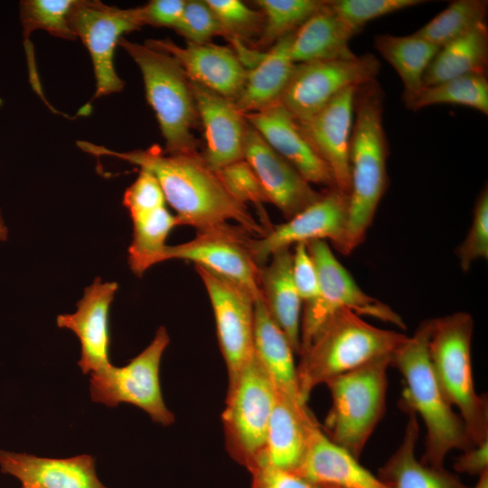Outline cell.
I'll return each instance as SVG.
<instances>
[{
    "mask_svg": "<svg viewBox=\"0 0 488 488\" xmlns=\"http://www.w3.org/2000/svg\"><path fill=\"white\" fill-rule=\"evenodd\" d=\"M0 470L17 478L23 488H107L89 455L47 458L0 450Z\"/></svg>",
    "mask_w": 488,
    "mask_h": 488,
    "instance_id": "cell-22",
    "label": "cell"
},
{
    "mask_svg": "<svg viewBox=\"0 0 488 488\" xmlns=\"http://www.w3.org/2000/svg\"><path fill=\"white\" fill-rule=\"evenodd\" d=\"M165 198L157 179L148 171L140 169L136 181L126 190L123 204L130 217L165 206Z\"/></svg>",
    "mask_w": 488,
    "mask_h": 488,
    "instance_id": "cell-42",
    "label": "cell"
},
{
    "mask_svg": "<svg viewBox=\"0 0 488 488\" xmlns=\"http://www.w3.org/2000/svg\"><path fill=\"white\" fill-rule=\"evenodd\" d=\"M243 116L267 144L307 182L325 190L336 188L331 169L305 136L296 119L281 104Z\"/></svg>",
    "mask_w": 488,
    "mask_h": 488,
    "instance_id": "cell-17",
    "label": "cell"
},
{
    "mask_svg": "<svg viewBox=\"0 0 488 488\" xmlns=\"http://www.w3.org/2000/svg\"><path fill=\"white\" fill-rule=\"evenodd\" d=\"M463 452L454 463L455 471L478 476L488 472V440Z\"/></svg>",
    "mask_w": 488,
    "mask_h": 488,
    "instance_id": "cell-46",
    "label": "cell"
},
{
    "mask_svg": "<svg viewBox=\"0 0 488 488\" xmlns=\"http://www.w3.org/2000/svg\"><path fill=\"white\" fill-rule=\"evenodd\" d=\"M356 33L325 1L323 8L294 32L290 57L295 64L354 58L350 40Z\"/></svg>",
    "mask_w": 488,
    "mask_h": 488,
    "instance_id": "cell-29",
    "label": "cell"
},
{
    "mask_svg": "<svg viewBox=\"0 0 488 488\" xmlns=\"http://www.w3.org/2000/svg\"><path fill=\"white\" fill-rule=\"evenodd\" d=\"M487 6L483 0L454 1L414 34L440 48L485 22Z\"/></svg>",
    "mask_w": 488,
    "mask_h": 488,
    "instance_id": "cell-34",
    "label": "cell"
},
{
    "mask_svg": "<svg viewBox=\"0 0 488 488\" xmlns=\"http://www.w3.org/2000/svg\"><path fill=\"white\" fill-rule=\"evenodd\" d=\"M383 90L376 80L359 86L354 101L349 166L348 220L341 253L365 239L387 190L389 145L383 127Z\"/></svg>",
    "mask_w": 488,
    "mask_h": 488,
    "instance_id": "cell-2",
    "label": "cell"
},
{
    "mask_svg": "<svg viewBox=\"0 0 488 488\" xmlns=\"http://www.w3.org/2000/svg\"><path fill=\"white\" fill-rule=\"evenodd\" d=\"M487 63L488 27L485 21L439 48L424 74L423 86L468 74H486Z\"/></svg>",
    "mask_w": 488,
    "mask_h": 488,
    "instance_id": "cell-30",
    "label": "cell"
},
{
    "mask_svg": "<svg viewBox=\"0 0 488 488\" xmlns=\"http://www.w3.org/2000/svg\"><path fill=\"white\" fill-rule=\"evenodd\" d=\"M474 319L455 312L432 318L430 362L438 383L455 407L474 446L488 440V399L475 391L472 367Z\"/></svg>",
    "mask_w": 488,
    "mask_h": 488,
    "instance_id": "cell-5",
    "label": "cell"
},
{
    "mask_svg": "<svg viewBox=\"0 0 488 488\" xmlns=\"http://www.w3.org/2000/svg\"><path fill=\"white\" fill-rule=\"evenodd\" d=\"M254 352L278 394L306 404L300 394L296 353L285 333L270 317L261 296L255 301Z\"/></svg>",
    "mask_w": 488,
    "mask_h": 488,
    "instance_id": "cell-26",
    "label": "cell"
},
{
    "mask_svg": "<svg viewBox=\"0 0 488 488\" xmlns=\"http://www.w3.org/2000/svg\"><path fill=\"white\" fill-rule=\"evenodd\" d=\"M455 255L463 271H468L474 262L488 258V190L485 186L478 195L474 208L473 221Z\"/></svg>",
    "mask_w": 488,
    "mask_h": 488,
    "instance_id": "cell-40",
    "label": "cell"
},
{
    "mask_svg": "<svg viewBox=\"0 0 488 488\" xmlns=\"http://www.w3.org/2000/svg\"><path fill=\"white\" fill-rule=\"evenodd\" d=\"M145 43L174 57L191 81L234 102L239 96L247 70L231 48L211 42L180 46L168 38Z\"/></svg>",
    "mask_w": 488,
    "mask_h": 488,
    "instance_id": "cell-20",
    "label": "cell"
},
{
    "mask_svg": "<svg viewBox=\"0 0 488 488\" xmlns=\"http://www.w3.org/2000/svg\"><path fill=\"white\" fill-rule=\"evenodd\" d=\"M474 488H488V472L479 476L478 482Z\"/></svg>",
    "mask_w": 488,
    "mask_h": 488,
    "instance_id": "cell-48",
    "label": "cell"
},
{
    "mask_svg": "<svg viewBox=\"0 0 488 488\" xmlns=\"http://www.w3.org/2000/svg\"><path fill=\"white\" fill-rule=\"evenodd\" d=\"M199 122L203 128L205 148L201 154L206 164L218 171L244 159L248 122L234 101L191 81Z\"/></svg>",
    "mask_w": 488,
    "mask_h": 488,
    "instance_id": "cell-18",
    "label": "cell"
},
{
    "mask_svg": "<svg viewBox=\"0 0 488 488\" xmlns=\"http://www.w3.org/2000/svg\"><path fill=\"white\" fill-rule=\"evenodd\" d=\"M174 30L186 42L195 44L211 42L214 36L221 35L220 23L205 0H186Z\"/></svg>",
    "mask_w": 488,
    "mask_h": 488,
    "instance_id": "cell-41",
    "label": "cell"
},
{
    "mask_svg": "<svg viewBox=\"0 0 488 488\" xmlns=\"http://www.w3.org/2000/svg\"><path fill=\"white\" fill-rule=\"evenodd\" d=\"M293 34L279 39L254 67L247 70L242 90L235 101L241 113L261 111L279 102L296 65L290 57Z\"/></svg>",
    "mask_w": 488,
    "mask_h": 488,
    "instance_id": "cell-27",
    "label": "cell"
},
{
    "mask_svg": "<svg viewBox=\"0 0 488 488\" xmlns=\"http://www.w3.org/2000/svg\"><path fill=\"white\" fill-rule=\"evenodd\" d=\"M380 69L372 53L296 64L278 103L296 121H305L344 89L376 80Z\"/></svg>",
    "mask_w": 488,
    "mask_h": 488,
    "instance_id": "cell-11",
    "label": "cell"
},
{
    "mask_svg": "<svg viewBox=\"0 0 488 488\" xmlns=\"http://www.w3.org/2000/svg\"></svg>",
    "mask_w": 488,
    "mask_h": 488,
    "instance_id": "cell-50",
    "label": "cell"
},
{
    "mask_svg": "<svg viewBox=\"0 0 488 488\" xmlns=\"http://www.w3.org/2000/svg\"><path fill=\"white\" fill-rule=\"evenodd\" d=\"M329 7L352 30L359 33L369 22L426 3L422 0H331Z\"/></svg>",
    "mask_w": 488,
    "mask_h": 488,
    "instance_id": "cell-39",
    "label": "cell"
},
{
    "mask_svg": "<svg viewBox=\"0 0 488 488\" xmlns=\"http://www.w3.org/2000/svg\"><path fill=\"white\" fill-rule=\"evenodd\" d=\"M358 87H350L308 119L302 131L332 171L336 188L349 194V154Z\"/></svg>",
    "mask_w": 488,
    "mask_h": 488,
    "instance_id": "cell-19",
    "label": "cell"
},
{
    "mask_svg": "<svg viewBox=\"0 0 488 488\" xmlns=\"http://www.w3.org/2000/svg\"><path fill=\"white\" fill-rule=\"evenodd\" d=\"M138 66L146 99L157 118L167 154H193L199 123L191 82L177 61L145 43L122 37L118 42Z\"/></svg>",
    "mask_w": 488,
    "mask_h": 488,
    "instance_id": "cell-6",
    "label": "cell"
},
{
    "mask_svg": "<svg viewBox=\"0 0 488 488\" xmlns=\"http://www.w3.org/2000/svg\"><path fill=\"white\" fill-rule=\"evenodd\" d=\"M252 236L238 224L225 223L197 232L196 237L187 242L167 245L163 261H192L239 284L258 298L261 296L260 267L251 252Z\"/></svg>",
    "mask_w": 488,
    "mask_h": 488,
    "instance_id": "cell-14",
    "label": "cell"
},
{
    "mask_svg": "<svg viewBox=\"0 0 488 488\" xmlns=\"http://www.w3.org/2000/svg\"><path fill=\"white\" fill-rule=\"evenodd\" d=\"M407 108L416 111L426 107L451 104L468 107L488 114L486 74H468L440 83L423 86L411 95L402 96Z\"/></svg>",
    "mask_w": 488,
    "mask_h": 488,
    "instance_id": "cell-33",
    "label": "cell"
},
{
    "mask_svg": "<svg viewBox=\"0 0 488 488\" xmlns=\"http://www.w3.org/2000/svg\"><path fill=\"white\" fill-rule=\"evenodd\" d=\"M70 25L91 57L96 78L94 98L121 91L124 81L115 70V49L124 33L144 26L140 8L122 9L100 1L76 0Z\"/></svg>",
    "mask_w": 488,
    "mask_h": 488,
    "instance_id": "cell-13",
    "label": "cell"
},
{
    "mask_svg": "<svg viewBox=\"0 0 488 488\" xmlns=\"http://www.w3.org/2000/svg\"><path fill=\"white\" fill-rule=\"evenodd\" d=\"M186 0H152L139 6L143 25L174 28Z\"/></svg>",
    "mask_w": 488,
    "mask_h": 488,
    "instance_id": "cell-45",
    "label": "cell"
},
{
    "mask_svg": "<svg viewBox=\"0 0 488 488\" xmlns=\"http://www.w3.org/2000/svg\"><path fill=\"white\" fill-rule=\"evenodd\" d=\"M292 275L303 304L316 298L318 295V276L314 261L305 243L293 246Z\"/></svg>",
    "mask_w": 488,
    "mask_h": 488,
    "instance_id": "cell-43",
    "label": "cell"
},
{
    "mask_svg": "<svg viewBox=\"0 0 488 488\" xmlns=\"http://www.w3.org/2000/svg\"><path fill=\"white\" fill-rule=\"evenodd\" d=\"M213 311L216 333L230 387L254 354L256 297L244 286L194 265Z\"/></svg>",
    "mask_w": 488,
    "mask_h": 488,
    "instance_id": "cell-12",
    "label": "cell"
},
{
    "mask_svg": "<svg viewBox=\"0 0 488 488\" xmlns=\"http://www.w3.org/2000/svg\"><path fill=\"white\" fill-rule=\"evenodd\" d=\"M348 194L337 188L324 190L320 198L286 222L273 225L263 237L252 238L250 249L261 267L276 251L298 243L330 240L342 251L348 220Z\"/></svg>",
    "mask_w": 488,
    "mask_h": 488,
    "instance_id": "cell-15",
    "label": "cell"
},
{
    "mask_svg": "<svg viewBox=\"0 0 488 488\" xmlns=\"http://www.w3.org/2000/svg\"><path fill=\"white\" fill-rule=\"evenodd\" d=\"M375 48L402 80V96L414 94L423 86L424 74L439 47L415 35H376Z\"/></svg>",
    "mask_w": 488,
    "mask_h": 488,
    "instance_id": "cell-31",
    "label": "cell"
},
{
    "mask_svg": "<svg viewBox=\"0 0 488 488\" xmlns=\"http://www.w3.org/2000/svg\"><path fill=\"white\" fill-rule=\"evenodd\" d=\"M132 241L128 248L127 262L137 277L154 265L163 262L166 239L177 226L175 215L166 206L131 217Z\"/></svg>",
    "mask_w": 488,
    "mask_h": 488,
    "instance_id": "cell-32",
    "label": "cell"
},
{
    "mask_svg": "<svg viewBox=\"0 0 488 488\" xmlns=\"http://www.w3.org/2000/svg\"><path fill=\"white\" fill-rule=\"evenodd\" d=\"M75 0H25L20 2V18L25 42L35 30H44L51 34L75 40L70 25V15Z\"/></svg>",
    "mask_w": 488,
    "mask_h": 488,
    "instance_id": "cell-36",
    "label": "cell"
},
{
    "mask_svg": "<svg viewBox=\"0 0 488 488\" xmlns=\"http://www.w3.org/2000/svg\"><path fill=\"white\" fill-rule=\"evenodd\" d=\"M264 17L258 46H272L279 39L295 32L325 5L324 0H256Z\"/></svg>",
    "mask_w": 488,
    "mask_h": 488,
    "instance_id": "cell-35",
    "label": "cell"
},
{
    "mask_svg": "<svg viewBox=\"0 0 488 488\" xmlns=\"http://www.w3.org/2000/svg\"><path fill=\"white\" fill-rule=\"evenodd\" d=\"M318 424L306 404L277 392L258 467L269 465L296 472L305 455L311 431Z\"/></svg>",
    "mask_w": 488,
    "mask_h": 488,
    "instance_id": "cell-23",
    "label": "cell"
},
{
    "mask_svg": "<svg viewBox=\"0 0 488 488\" xmlns=\"http://www.w3.org/2000/svg\"><path fill=\"white\" fill-rule=\"evenodd\" d=\"M78 145L89 154L119 158L150 172L175 211L177 226H190L200 232L235 221L253 236L267 233L248 205L229 193L199 153L167 154L158 145L128 152L112 151L86 141L78 142Z\"/></svg>",
    "mask_w": 488,
    "mask_h": 488,
    "instance_id": "cell-1",
    "label": "cell"
},
{
    "mask_svg": "<svg viewBox=\"0 0 488 488\" xmlns=\"http://www.w3.org/2000/svg\"><path fill=\"white\" fill-rule=\"evenodd\" d=\"M305 244L317 271L319 290L315 299L303 304L300 352L308 345L327 318L341 308L360 316L367 315L390 323L400 329L406 328L400 315L391 307L361 290L325 240Z\"/></svg>",
    "mask_w": 488,
    "mask_h": 488,
    "instance_id": "cell-9",
    "label": "cell"
},
{
    "mask_svg": "<svg viewBox=\"0 0 488 488\" xmlns=\"http://www.w3.org/2000/svg\"><path fill=\"white\" fill-rule=\"evenodd\" d=\"M250 488H323L295 471L269 465L257 467L251 473Z\"/></svg>",
    "mask_w": 488,
    "mask_h": 488,
    "instance_id": "cell-44",
    "label": "cell"
},
{
    "mask_svg": "<svg viewBox=\"0 0 488 488\" xmlns=\"http://www.w3.org/2000/svg\"><path fill=\"white\" fill-rule=\"evenodd\" d=\"M390 365L383 356L325 383L332 404L322 429L357 459L384 414Z\"/></svg>",
    "mask_w": 488,
    "mask_h": 488,
    "instance_id": "cell-7",
    "label": "cell"
},
{
    "mask_svg": "<svg viewBox=\"0 0 488 488\" xmlns=\"http://www.w3.org/2000/svg\"><path fill=\"white\" fill-rule=\"evenodd\" d=\"M432 318L420 323L412 336L391 354V365L400 372L405 387L402 409L419 415L426 427V447L421 462L442 468L452 450L466 451L472 443L464 420L447 401L432 368L428 343Z\"/></svg>",
    "mask_w": 488,
    "mask_h": 488,
    "instance_id": "cell-3",
    "label": "cell"
},
{
    "mask_svg": "<svg viewBox=\"0 0 488 488\" xmlns=\"http://www.w3.org/2000/svg\"><path fill=\"white\" fill-rule=\"evenodd\" d=\"M401 443L379 471V478L388 488H468L444 467L437 468L418 461L416 444L418 419L410 409Z\"/></svg>",
    "mask_w": 488,
    "mask_h": 488,
    "instance_id": "cell-28",
    "label": "cell"
},
{
    "mask_svg": "<svg viewBox=\"0 0 488 488\" xmlns=\"http://www.w3.org/2000/svg\"><path fill=\"white\" fill-rule=\"evenodd\" d=\"M259 290L270 317L299 354L303 302L293 279L290 248L276 251L260 267Z\"/></svg>",
    "mask_w": 488,
    "mask_h": 488,
    "instance_id": "cell-25",
    "label": "cell"
},
{
    "mask_svg": "<svg viewBox=\"0 0 488 488\" xmlns=\"http://www.w3.org/2000/svg\"><path fill=\"white\" fill-rule=\"evenodd\" d=\"M170 343L164 326H160L152 342L123 367L112 364L90 373L91 399L108 407L131 404L144 410L162 426L172 425L174 415L166 407L160 385V363Z\"/></svg>",
    "mask_w": 488,
    "mask_h": 488,
    "instance_id": "cell-10",
    "label": "cell"
},
{
    "mask_svg": "<svg viewBox=\"0 0 488 488\" xmlns=\"http://www.w3.org/2000/svg\"><path fill=\"white\" fill-rule=\"evenodd\" d=\"M117 288L116 282H102L100 277H97L84 289L76 312L57 316V325L72 331L80 340L78 365L83 374L111 365L108 358V312Z\"/></svg>",
    "mask_w": 488,
    "mask_h": 488,
    "instance_id": "cell-21",
    "label": "cell"
},
{
    "mask_svg": "<svg viewBox=\"0 0 488 488\" xmlns=\"http://www.w3.org/2000/svg\"><path fill=\"white\" fill-rule=\"evenodd\" d=\"M323 488H337V487H333V486H322Z\"/></svg>",
    "mask_w": 488,
    "mask_h": 488,
    "instance_id": "cell-49",
    "label": "cell"
},
{
    "mask_svg": "<svg viewBox=\"0 0 488 488\" xmlns=\"http://www.w3.org/2000/svg\"><path fill=\"white\" fill-rule=\"evenodd\" d=\"M296 472L319 486L388 488L359 459L333 443L319 424L311 431L305 455Z\"/></svg>",
    "mask_w": 488,
    "mask_h": 488,
    "instance_id": "cell-24",
    "label": "cell"
},
{
    "mask_svg": "<svg viewBox=\"0 0 488 488\" xmlns=\"http://www.w3.org/2000/svg\"><path fill=\"white\" fill-rule=\"evenodd\" d=\"M216 173L226 190L235 200L245 205L250 202L255 206L258 211L261 225L267 233L273 225L269 221L263 205L269 203L268 199L249 163L242 159L216 171Z\"/></svg>",
    "mask_w": 488,
    "mask_h": 488,
    "instance_id": "cell-37",
    "label": "cell"
},
{
    "mask_svg": "<svg viewBox=\"0 0 488 488\" xmlns=\"http://www.w3.org/2000/svg\"><path fill=\"white\" fill-rule=\"evenodd\" d=\"M407 338L402 333L374 326L351 310L335 311L299 353L297 378L302 399L307 403L318 385L391 355Z\"/></svg>",
    "mask_w": 488,
    "mask_h": 488,
    "instance_id": "cell-4",
    "label": "cell"
},
{
    "mask_svg": "<svg viewBox=\"0 0 488 488\" xmlns=\"http://www.w3.org/2000/svg\"><path fill=\"white\" fill-rule=\"evenodd\" d=\"M244 159L257 174L268 202L278 209L286 221L314 203L322 194L249 125L245 137Z\"/></svg>",
    "mask_w": 488,
    "mask_h": 488,
    "instance_id": "cell-16",
    "label": "cell"
},
{
    "mask_svg": "<svg viewBox=\"0 0 488 488\" xmlns=\"http://www.w3.org/2000/svg\"><path fill=\"white\" fill-rule=\"evenodd\" d=\"M276 399V388L254 352L228 388L221 415L226 448L249 473L259 464Z\"/></svg>",
    "mask_w": 488,
    "mask_h": 488,
    "instance_id": "cell-8",
    "label": "cell"
},
{
    "mask_svg": "<svg viewBox=\"0 0 488 488\" xmlns=\"http://www.w3.org/2000/svg\"><path fill=\"white\" fill-rule=\"evenodd\" d=\"M214 13L221 36L230 42H243L260 34L264 17L259 10L250 8L239 0H205Z\"/></svg>",
    "mask_w": 488,
    "mask_h": 488,
    "instance_id": "cell-38",
    "label": "cell"
},
{
    "mask_svg": "<svg viewBox=\"0 0 488 488\" xmlns=\"http://www.w3.org/2000/svg\"><path fill=\"white\" fill-rule=\"evenodd\" d=\"M7 236H8V229L5 223V221L1 213V210H0V241L6 240Z\"/></svg>",
    "mask_w": 488,
    "mask_h": 488,
    "instance_id": "cell-47",
    "label": "cell"
}]
</instances>
